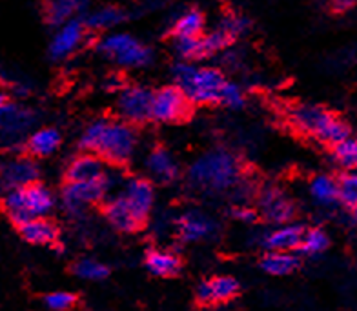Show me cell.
<instances>
[{
    "mask_svg": "<svg viewBox=\"0 0 357 311\" xmlns=\"http://www.w3.org/2000/svg\"><path fill=\"white\" fill-rule=\"evenodd\" d=\"M257 209L261 218L270 224H287L294 221L297 213L296 202L290 195L279 186H264L257 193Z\"/></svg>",
    "mask_w": 357,
    "mask_h": 311,
    "instance_id": "obj_9",
    "label": "cell"
},
{
    "mask_svg": "<svg viewBox=\"0 0 357 311\" xmlns=\"http://www.w3.org/2000/svg\"><path fill=\"white\" fill-rule=\"evenodd\" d=\"M323 2H324V0H323ZM330 2H332V0H330Z\"/></svg>",
    "mask_w": 357,
    "mask_h": 311,
    "instance_id": "obj_40",
    "label": "cell"
},
{
    "mask_svg": "<svg viewBox=\"0 0 357 311\" xmlns=\"http://www.w3.org/2000/svg\"><path fill=\"white\" fill-rule=\"evenodd\" d=\"M79 146L100 155L108 164L124 166L135 157L139 133L123 118H97L84 127Z\"/></svg>",
    "mask_w": 357,
    "mask_h": 311,
    "instance_id": "obj_1",
    "label": "cell"
},
{
    "mask_svg": "<svg viewBox=\"0 0 357 311\" xmlns=\"http://www.w3.org/2000/svg\"><path fill=\"white\" fill-rule=\"evenodd\" d=\"M123 195L142 222L150 217L153 204H155V188H153L151 180L142 179V177L128 179L124 182Z\"/></svg>",
    "mask_w": 357,
    "mask_h": 311,
    "instance_id": "obj_14",
    "label": "cell"
},
{
    "mask_svg": "<svg viewBox=\"0 0 357 311\" xmlns=\"http://www.w3.org/2000/svg\"><path fill=\"white\" fill-rule=\"evenodd\" d=\"M109 189L108 173L102 179L88 180V182H66L62 189V206L70 215H79L91 204L106 200Z\"/></svg>",
    "mask_w": 357,
    "mask_h": 311,
    "instance_id": "obj_7",
    "label": "cell"
},
{
    "mask_svg": "<svg viewBox=\"0 0 357 311\" xmlns=\"http://www.w3.org/2000/svg\"><path fill=\"white\" fill-rule=\"evenodd\" d=\"M24 198H26V209L31 217H47L55 207V197L50 188L43 182H31L24 186Z\"/></svg>",
    "mask_w": 357,
    "mask_h": 311,
    "instance_id": "obj_22",
    "label": "cell"
},
{
    "mask_svg": "<svg viewBox=\"0 0 357 311\" xmlns=\"http://www.w3.org/2000/svg\"><path fill=\"white\" fill-rule=\"evenodd\" d=\"M234 40L235 38L231 37V35L226 31V29H222L221 26H217L212 33L202 35L201 37L202 58L212 57V55H215V53L222 51V49H226V47L230 46Z\"/></svg>",
    "mask_w": 357,
    "mask_h": 311,
    "instance_id": "obj_30",
    "label": "cell"
},
{
    "mask_svg": "<svg viewBox=\"0 0 357 311\" xmlns=\"http://www.w3.org/2000/svg\"><path fill=\"white\" fill-rule=\"evenodd\" d=\"M153 97H155V91H151L146 86H124L123 90L119 91L117 102H115L117 115L133 126L148 122V120H151Z\"/></svg>",
    "mask_w": 357,
    "mask_h": 311,
    "instance_id": "obj_6",
    "label": "cell"
},
{
    "mask_svg": "<svg viewBox=\"0 0 357 311\" xmlns=\"http://www.w3.org/2000/svg\"><path fill=\"white\" fill-rule=\"evenodd\" d=\"M146 269L151 275L160 278H169L178 275V271L183 269V262L177 255L166 250H150L146 253Z\"/></svg>",
    "mask_w": 357,
    "mask_h": 311,
    "instance_id": "obj_23",
    "label": "cell"
},
{
    "mask_svg": "<svg viewBox=\"0 0 357 311\" xmlns=\"http://www.w3.org/2000/svg\"><path fill=\"white\" fill-rule=\"evenodd\" d=\"M354 6H357V0H332V8L339 13L352 10Z\"/></svg>",
    "mask_w": 357,
    "mask_h": 311,
    "instance_id": "obj_38",
    "label": "cell"
},
{
    "mask_svg": "<svg viewBox=\"0 0 357 311\" xmlns=\"http://www.w3.org/2000/svg\"><path fill=\"white\" fill-rule=\"evenodd\" d=\"M97 49L104 57L112 58L123 67H144L153 61L151 47L142 44L130 33H108L97 42Z\"/></svg>",
    "mask_w": 357,
    "mask_h": 311,
    "instance_id": "obj_5",
    "label": "cell"
},
{
    "mask_svg": "<svg viewBox=\"0 0 357 311\" xmlns=\"http://www.w3.org/2000/svg\"><path fill=\"white\" fill-rule=\"evenodd\" d=\"M86 29L88 28H86L84 20L77 19H71L59 26L52 42H50V47H47L50 58L52 61H64L70 55H73L84 40Z\"/></svg>",
    "mask_w": 357,
    "mask_h": 311,
    "instance_id": "obj_11",
    "label": "cell"
},
{
    "mask_svg": "<svg viewBox=\"0 0 357 311\" xmlns=\"http://www.w3.org/2000/svg\"><path fill=\"white\" fill-rule=\"evenodd\" d=\"M24 241L35 246H52L59 239V228L46 217H35L19 228Z\"/></svg>",
    "mask_w": 357,
    "mask_h": 311,
    "instance_id": "obj_21",
    "label": "cell"
},
{
    "mask_svg": "<svg viewBox=\"0 0 357 311\" xmlns=\"http://www.w3.org/2000/svg\"><path fill=\"white\" fill-rule=\"evenodd\" d=\"M290 122L299 133L314 137L317 142L330 147L350 137V127L344 120L314 104H301L291 109Z\"/></svg>",
    "mask_w": 357,
    "mask_h": 311,
    "instance_id": "obj_4",
    "label": "cell"
},
{
    "mask_svg": "<svg viewBox=\"0 0 357 311\" xmlns=\"http://www.w3.org/2000/svg\"><path fill=\"white\" fill-rule=\"evenodd\" d=\"M124 20H126V13L123 10H119L115 6H104L91 11L84 19V24L86 28L93 31H108L119 24H123Z\"/></svg>",
    "mask_w": 357,
    "mask_h": 311,
    "instance_id": "obj_26",
    "label": "cell"
},
{
    "mask_svg": "<svg viewBox=\"0 0 357 311\" xmlns=\"http://www.w3.org/2000/svg\"><path fill=\"white\" fill-rule=\"evenodd\" d=\"M308 189H310L312 198L321 206H332L339 202V180L334 179L332 175H315L310 180Z\"/></svg>",
    "mask_w": 357,
    "mask_h": 311,
    "instance_id": "obj_25",
    "label": "cell"
},
{
    "mask_svg": "<svg viewBox=\"0 0 357 311\" xmlns=\"http://www.w3.org/2000/svg\"><path fill=\"white\" fill-rule=\"evenodd\" d=\"M38 180V166L35 157H13L2 162V188L13 189L24 188V186L37 182Z\"/></svg>",
    "mask_w": 357,
    "mask_h": 311,
    "instance_id": "obj_12",
    "label": "cell"
},
{
    "mask_svg": "<svg viewBox=\"0 0 357 311\" xmlns=\"http://www.w3.org/2000/svg\"><path fill=\"white\" fill-rule=\"evenodd\" d=\"M44 306L52 311H70L77 306V295L71 292H53L44 297Z\"/></svg>",
    "mask_w": 357,
    "mask_h": 311,
    "instance_id": "obj_35",
    "label": "cell"
},
{
    "mask_svg": "<svg viewBox=\"0 0 357 311\" xmlns=\"http://www.w3.org/2000/svg\"><path fill=\"white\" fill-rule=\"evenodd\" d=\"M332 159L343 171H357V137L344 138L332 147Z\"/></svg>",
    "mask_w": 357,
    "mask_h": 311,
    "instance_id": "obj_28",
    "label": "cell"
},
{
    "mask_svg": "<svg viewBox=\"0 0 357 311\" xmlns=\"http://www.w3.org/2000/svg\"><path fill=\"white\" fill-rule=\"evenodd\" d=\"M174 49L178 57H181V61L195 62L202 58L201 37L174 38Z\"/></svg>",
    "mask_w": 357,
    "mask_h": 311,
    "instance_id": "obj_33",
    "label": "cell"
},
{
    "mask_svg": "<svg viewBox=\"0 0 357 311\" xmlns=\"http://www.w3.org/2000/svg\"><path fill=\"white\" fill-rule=\"evenodd\" d=\"M62 144V135L56 127L46 126L38 127L35 131H31L24 142L28 155L35 157V159H44V157L53 155Z\"/></svg>",
    "mask_w": 357,
    "mask_h": 311,
    "instance_id": "obj_20",
    "label": "cell"
},
{
    "mask_svg": "<svg viewBox=\"0 0 357 311\" xmlns=\"http://www.w3.org/2000/svg\"><path fill=\"white\" fill-rule=\"evenodd\" d=\"M354 217H356V230H357V213H354Z\"/></svg>",
    "mask_w": 357,
    "mask_h": 311,
    "instance_id": "obj_39",
    "label": "cell"
},
{
    "mask_svg": "<svg viewBox=\"0 0 357 311\" xmlns=\"http://www.w3.org/2000/svg\"><path fill=\"white\" fill-rule=\"evenodd\" d=\"M339 202L348 212L357 213V171H344L339 177Z\"/></svg>",
    "mask_w": 357,
    "mask_h": 311,
    "instance_id": "obj_31",
    "label": "cell"
},
{
    "mask_svg": "<svg viewBox=\"0 0 357 311\" xmlns=\"http://www.w3.org/2000/svg\"><path fill=\"white\" fill-rule=\"evenodd\" d=\"M178 237L184 242H201L206 241L217 231V224L212 217L199 209H190L183 213L177 221Z\"/></svg>",
    "mask_w": 357,
    "mask_h": 311,
    "instance_id": "obj_15",
    "label": "cell"
},
{
    "mask_svg": "<svg viewBox=\"0 0 357 311\" xmlns=\"http://www.w3.org/2000/svg\"><path fill=\"white\" fill-rule=\"evenodd\" d=\"M80 0H53L47 11V19L55 26H62L64 22L71 20L70 17L77 11Z\"/></svg>",
    "mask_w": 357,
    "mask_h": 311,
    "instance_id": "obj_34",
    "label": "cell"
},
{
    "mask_svg": "<svg viewBox=\"0 0 357 311\" xmlns=\"http://www.w3.org/2000/svg\"><path fill=\"white\" fill-rule=\"evenodd\" d=\"M0 122H2V142L4 146H17L20 137L33 127L35 115L31 109L24 108L13 100H2L0 106Z\"/></svg>",
    "mask_w": 357,
    "mask_h": 311,
    "instance_id": "obj_10",
    "label": "cell"
},
{
    "mask_svg": "<svg viewBox=\"0 0 357 311\" xmlns=\"http://www.w3.org/2000/svg\"><path fill=\"white\" fill-rule=\"evenodd\" d=\"M144 170L150 175L151 180H155L159 184H172L181 175V168H178V162L175 161V157L166 147L160 146L153 147L146 155Z\"/></svg>",
    "mask_w": 357,
    "mask_h": 311,
    "instance_id": "obj_16",
    "label": "cell"
},
{
    "mask_svg": "<svg viewBox=\"0 0 357 311\" xmlns=\"http://www.w3.org/2000/svg\"><path fill=\"white\" fill-rule=\"evenodd\" d=\"M106 164L108 162L93 151H82L73 157L66 166V171H64L66 182H88V180L102 179L104 175L108 173Z\"/></svg>",
    "mask_w": 357,
    "mask_h": 311,
    "instance_id": "obj_13",
    "label": "cell"
},
{
    "mask_svg": "<svg viewBox=\"0 0 357 311\" xmlns=\"http://www.w3.org/2000/svg\"><path fill=\"white\" fill-rule=\"evenodd\" d=\"M175 84L186 93L192 104L197 106H210L219 104L222 86L226 84V77L221 70L210 66H195L193 62L181 61L172 70Z\"/></svg>",
    "mask_w": 357,
    "mask_h": 311,
    "instance_id": "obj_3",
    "label": "cell"
},
{
    "mask_svg": "<svg viewBox=\"0 0 357 311\" xmlns=\"http://www.w3.org/2000/svg\"><path fill=\"white\" fill-rule=\"evenodd\" d=\"M299 264H301V260L291 251H268L259 262L264 273L273 275V277H284V275L294 273Z\"/></svg>",
    "mask_w": 357,
    "mask_h": 311,
    "instance_id": "obj_24",
    "label": "cell"
},
{
    "mask_svg": "<svg viewBox=\"0 0 357 311\" xmlns=\"http://www.w3.org/2000/svg\"><path fill=\"white\" fill-rule=\"evenodd\" d=\"M104 217L108 218V222L117 231L123 233H135L137 230H141L144 222L137 217L132 206L128 204L123 193L115 195V197L106 198L104 204Z\"/></svg>",
    "mask_w": 357,
    "mask_h": 311,
    "instance_id": "obj_18",
    "label": "cell"
},
{
    "mask_svg": "<svg viewBox=\"0 0 357 311\" xmlns=\"http://www.w3.org/2000/svg\"><path fill=\"white\" fill-rule=\"evenodd\" d=\"M192 102L177 84L162 86L155 91L151 120L157 124H177L190 115Z\"/></svg>",
    "mask_w": 357,
    "mask_h": 311,
    "instance_id": "obj_8",
    "label": "cell"
},
{
    "mask_svg": "<svg viewBox=\"0 0 357 311\" xmlns=\"http://www.w3.org/2000/svg\"><path fill=\"white\" fill-rule=\"evenodd\" d=\"M330 246V237L328 233L321 228H310V230L305 231V237H303L301 242V251L303 255H321L323 251L328 250Z\"/></svg>",
    "mask_w": 357,
    "mask_h": 311,
    "instance_id": "obj_32",
    "label": "cell"
},
{
    "mask_svg": "<svg viewBox=\"0 0 357 311\" xmlns=\"http://www.w3.org/2000/svg\"><path fill=\"white\" fill-rule=\"evenodd\" d=\"M204 26H206L204 15L199 10H188L175 20L174 28H172V35H174V38L202 37Z\"/></svg>",
    "mask_w": 357,
    "mask_h": 311,
    "instance_id": "obj_27",
    "label": "cell"
},
{
    "mask_svg": "<svg viewBox=\"0 0 357 311\" xmlns=\"http://www.w3.org/2000/svg\"><path fill=\"white\" fill-rule=\"evenodd\" d=\"M305 228L296 222L279 224L263 237V246L268 251H296L301 248Z\"/></svg>",
    "mask_w": 357,
    "mask_h": 311,
    "instance_id": "obj_19",
    "label": "cell"
},
{
    "mask_svg": "<svg viewBox=\"0 0 357 311\" xmlns=\"http://www.w3.org/2000/svg\"><path fill=\"white\" fill-rule=\"evenodd\" d=\"M186 180L193 189L206 193H225L243 180L239 159L228 150L215 147L202 153L190 164Z\"/></svg>",
    "mask_w": 357,
    "mask_h": 311,
    "instance_id": "obj_2",
    "label": "cell"
},
{
    "mask_svg": "<svg viewBox=\"0 0 357 311\" xmlns=\"http://www.w3.org/2000/svg\"><path fill=\"white\" fill-rule=\"evenodd\" d=\"M231 217H234L235 221L243 222V224H254L261 215H259L257 207L239 204V206H235L234 209H231Z\"/></svg>",
    "mask_w": 357,
    "mask_h": 311,
    "instance_id": "obj_37",
    "label": "cell"
},
{
    "mask_svg": "<svg viewBox=\"0 0 357 311\" xmlns=\"http://www.w3.org/2000/svg\"><path fill=\"white\" fill-rule=\"evenodd\" d=\"M241 286L230 275H221V277L208 278L202 280L195 289V297L201 304H221V302H228L239 293Z\"/></svg>",
    "mask_w": 357,
    "mask_h": 311,
    "instance_id": "obj_17",
    "label": "cell"
},
{
    "mask_svg": "<svg viewBox=\"0 0 357 311\" xmlns=\"http://www.w3.org/2000/svg\"><path fill=\"white\" fill-rule=\"evenodd\" d=\"M71 271L73 275L82 280H91V282H97V280H104L108 278L109 268L102 262L95 259H80L77 260L75 264L71 266Z\"/></svg>",
    "mask_w": 357,
    "mask_h": 311,
    "instance_id": "obj_29",
    "label": "cell"
},
{
    "mask_svg": "<svg viewBox=\"0 0 357 311\" xmlns=\"http://www.w3.org/2000/svg\"><path fill=\"white\" fill-rule=\"evenodd\" d=\"M219 104L225 106V108L230 109H239L243 104H245V95L243 90L235 82L226 81V84L222 86L221 97H219Z\"/></svg>",
    "mask_w": 357,
    "mask_h": 311,
    "instance_id": "obj_36",
    "label": "cell"
}]
</instances>
